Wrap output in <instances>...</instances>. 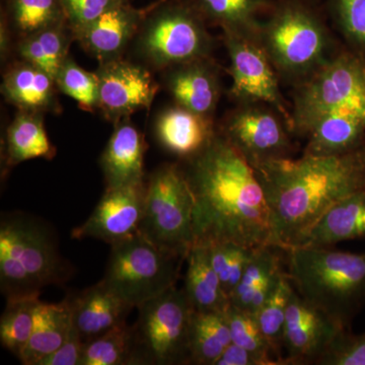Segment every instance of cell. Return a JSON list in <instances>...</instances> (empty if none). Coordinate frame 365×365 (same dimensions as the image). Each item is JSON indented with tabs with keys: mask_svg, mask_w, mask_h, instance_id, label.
Here are the masks:
<instances>
[{
	"mask_svg": "<svg viewBox=\"0 0 365 365\" xmlns=\"http://www.w3.org/2000/svg\"><path fill=\"white\" fill-rule=\"evenodd\" d=\"M184 169L194 197V245L274 246L270 209L254 168L222 133Z\"/></svg>",
	"mask_w": 365,
	"mask_h": 365,
	"instance_id": "6da1fadb",
	"label": "cell"
},
{
	"mask_svg": "<svg viewBox=\"0 0 365 365\" xmlns=\"http://www.w3.org/2000/svg\"><path fill=\"white\" fill-rule=\"evenodd\" d=\"M270 209L274 246H299L331 206L365 190V144L342 155L271 160L254 169Z\"/></svg>",
	"mask_w": 365,
	"mask_h": 365,
	"instance_id": "7a4b0ae2",
	"label": "cell"
},
{
	"mask_svg": "<svg viewBox=\"0 0 365 365\" xmlns=\"http://www.w3.org/2000/svg\"><path fill=\"white\" fill-rule=\"evenodd\" d=\"M71 273L49 225L21 211L1 215L0 290L6 299L40 297L45 287L68 281Z\"/></svg>",
	"mask_w": 365,
	"mask_h": 365,
	"instance_id": "3957f363",
	"label": "cell"
},
{
	"mask_svg": "<svg viewBox=\"0 0 365 365\" xmlns=\"http://www.w3.org/2000/svg\"><path fill=\"white\" fill-rule=\"evenodd\" d=\"M287 253L295 292L348 329L365 302V253L328 247H295Z\"/></svg>",
	"mask_w": 365,
	"mask_h": 365,
	"instance_id": "277c9868",
	"label": "cell"
},
{
	"mask_svg": "<svg viewBox=\"0 0 365 365\" xmlns=\"http://www.w3.org/2000/svg\"><path fill=\"white\" fill-rule=\"evenodd\" d=\"M258 42L274 69L287 78L306 79L329 60L325 26L299 0L276 7L262 24Z\"/></svg>",
	"mask_w": 365,
	"mask_h": 365,
	"instance_id": "5b68a950",
	"label": "cell"
},
{
	"mask_svg": "<svg viewBox=\"0 0 365 365\" xmlns=\"http://www.w3.org/2000/svg\"><path fill=\"white\" fill-rule=\"evenodd\" d=\"M186 258L158 248L139 232L111 245L103 281L131 307L176 287Z\"/></svg>",
	"mask_w": 365,
	"mask_h": 365,
	"instance_id": "8992f818",
	"label": "cell"
},
{
	"mask_svg": "<svg viewBox=\"0 0 365 365\" xmlns=\"http://www.w3.org/2000/svg\"><path fill=\"white\" fill-rule=\"evenodd\" d=\"M194 197L184 169L167 163L146 182L140 234L158 248L186 258L194 245Z\"/></svg>",
	"mask_w": 365,
	"mask_h": 365,
	"instance_id": "52a82bcc",
	"label": "cell"
},
{
	"mask_svg": "<svg viewBox=\"0 0 365 365\" xmlns=\"http://www.w3.org/2000/svg\"><path fill=\"white\" fill-rule=\"evenodd\" d=\"M345 108L365 114V64L348 53L304 79L295 93L292 129L307 135L322 117Z\"/></svg>",
	"mask_w": 365,
	"mask_h": 365,
	"instance_id": "ba28073f",
	"label": "cell"
},
{
	"mask_svg": "<svg viewBox=\"0 0 365 365\" xmlns=\"http://www.w3.org/2000/svg\"><path fill=\"white\" fill-rule=\"evenodd\" d=\"M137 309L133 331L140 365L190 364L189 330L194 311L182 288L170 287Z\"/></svg>",
	"mask_w": 365,
	"mask_h": 365,
	"instance_id": "9c48e42d",
	"label": "cell"
},
{
	"mask_svg": "<svg viewBox=\"0 0 365 365\" xmlns=\"http://www.w3.org/2000/svg\"><path fill=\"white\" fill-rule=\"evenodd\" d=\"M138 43L144 56L160 67L204 59L211 47L200 19L180 6L163 7L153 14L146 21Z\"/></svg>",
	"mask_w": 365,
	"mask_h": 365,
	"instance_id": "30bf717a",
	"label": "cell"
},
{
	"mask_svg": "<svg viewBox=\"0 0 365 365\" xmlns=\"http://www.w3.org/2000/svg\"><path fill=\"white\" fill-rule=\"evenodd\" d=\"M284 122L287 124L272 107L244 103L227 118L222 134L257 169L271 160L290 158L292 145Z\"/></svg>",
	"mask_w": 365,
	"mask_h": 365,
	"instance_id": "8fae6325",
	"label": "cell"
},
{
	"mask_svg": "<svg viewBox=\"0 0 365 365\" xmlns=\"http://www.w3.org/2000/svg\"><path fill=\"white\" fill-rule=\"evenodd\" d=\"M232 78V93L242 103H262L274 108L292 129V118L281 96L267 54L257 41L225 34Z\"/></svg>",
	"mask_w": 365,
	"mask_h": 365,
	"instance_id": "7c38bea8",
	"label": "cell"
},
{
	"mask_svg": "<svg viewBox=\"0 0 365 365\" xmlns=\"http://www.w3.org/2000/svg\"><path fill=\"white\" fill-rule=\"evenodd\" d=\"M145 192L146 182L106 188L90 217L72 230V239L98 240L111 246L139 234Z\"/></svg>",
	"mask_w": 365,
	"mask_h": 365,
	"instance_id": "4fadbf2b",
	"label": "cell"
},
{
	"mask_svg": "<svg viewBox=\"0 0 365 365\" xmlns=\"http://www.w3.org/2000/svg\"><path fill=\"white\" fill-rule=\"evenodd\" d=\"M344 327L302 299L294 288L288 300L283 356L285 365L316 364Z\"/></svg>",
	"mask_w": 365,
	"mask_h": 365,
	"instance_id": "5bb4252c",
	"label": "cell"
},
{
	"mask_svg": "<svg viewBox=\"0 0 365 365\" xmlns=\"http://www.w3.org/2000/svg\"><path fill=\"white\" fill-rule=\"evenodd\" d=\"M98 81V107L109 119L119 122L132 113L153 104L158 86L150 72L130 62H103L96 72Z\"/></svg>",
	"mask_w": 365,
	"mask_h": 365,
	"instance_id": "9a60e30c",
	"label": "cell"
},
{
	"mask_svg": "<svg viewBox=\"0 0 365 365\" xmlns=\"http://www.w3.org/2000/svg\"><path fill=\"white\" fill-rule=\"evenodd\" d=\"M66 297L71 304L73 325L85 343L126 322L133 309L103 280Z\"/></svg>",
	"mask_w": 365,
	"mask_h": 365,
	"instance_id": "2e32d148",
	"label": "cell"
},
{
	"mask_svg": "<svg viewBox=\"0 0 365 365\" xmlns=\"http://www.w3.org/2000/svg\"><path fill=\"white\" fill-rule=\"evenodd\" d=\"M144 153L143 134L126 118L120 120L101 158L107 188L145 182Z\"/></svg>",
	"mask_w": 365,
	"mask_h": 365,
	"instance_id": "e0dca14e",
	"label": "cell"
},
{
	"mask_svg": "<svg viewBox=\"0 0 365 365\" xmlns=\"http://www.w3.org/2000/svg\"><path fill=\"white\" fill-rule=\"evenodd\" d=\"M210 118L181 107L165 110L155 124V134L165 150L188 160L201 153L216 135Z\"/></svg>",
	"mask_w": 365,
	"mask_h": 365,
	"instance_id": "ac0fdd59",
	"label": "cell"
},
{
	"mask_svg": "<svg viewBox=\"0 0 365 365\" xmlns=\"http://www.w3.org/2000/svg\"><path fill=\"white\" fill-rule=\"evenodd\" d=\"M141 16L126 1L113 7L76 35L85 49L103 62L116 59L140 26Z\"/></svg>",
	"mask_w": 365,
	"mask_h": 365,
	"instance_id": "d6986e66",
	"label": "cell"
},
{
	"mask_svg": "<svg viewBox=\"0 0 365 365\" xmlns=\"http://www.w3.org/2000/svg\"><path fill=\"white\" fill-rule=\"evenodd\" d=\"M364 237L365 190H362L331 206L297 247H330Z\"/></svg>",
	"mask_w": 365,
	"mask_h": 365,
	"instance_id": "ffe728a7",
	"label": "cell"
},
{
	"mask_svg": "<svg viewBox=\"0 0 365 365\" xmlns=\"http://www.w3.org/2000/svg\"><path fill=\"white\" fill-rule=\"evenodd\" d=\"M365 114L353 109L329 113L307 134L304 153L334 155L350 153L364 145Z\"/></svg>",
	"mask_w": 365,
	"mask_h": 365,
	"instance_id": "44dd1931",
	"label": "cell"
},
{
	"mask_svg": "<svg viewBox=\"0 0 365 365\" xmlns=\"http://www.w3.org/2000/svg\"><path fill=\"white\" fill-rule=\"evenodd\" d=\"M170 72L168 88L178 105L208 117L220 100V81L215 69L203 59L179 64Z\"/></svg>",
	"mask_w": 365,
	"mask_h": 365,
	"instance_id": "7402d4cb",
	"label": "cell"
},
{
	"mask_svg": "<svg viewBox=\"0 0 365 365\" xmlns=\"http://www.w3.org/2000/svg\"><path fill=\"white\" fill-rule=\"evenodd\" d=\"M277 247L255 249L239 285L230 297V304L256 316L284 271Z\"/></svg>",
	"mask_w": 365,
	"mask_h": 365,
	"instance_id": "603a6c76",
	"label": "cell"
},
{
	"mask_svg": "<svg viewBox=\"0 0 365 365\" xmlns=\"http://www.w3.org/2000/svg\"><path fill=\"white\" fill-rule=\"evenodd\" d=\"M72 326L71 307L67 297L56 304L40 300L34 314L32 334L19 357L21 364L39 365L63 344Z\"/></svg>",
	"mask_w": 365,
	"mask_h": 365,
	"instance_id": "cb8c5ba5",
	"label": "cell"
},
{
	"mask_svg": "<svg viewBox=\"0 0 365 365\" xmlns=\"http://www.w3.org/2000/svg\"><path fill=\"white\" fill-rule=\"evenodd\" d=\"M182 287L194 312H225L230 299L223 292L217 274L209 261L207 250L193 245L186 257Z\"/></svg>",
	"mask_w": 365,
	"mask_h": 365,
	"instance_id": "d4e9b609",
	"label": "cell"
},
{
	"mask_svg": "<svg viewBox=\"0 0 365 365\" xmlns=\"http://www.w3.org/2000/svg\"><path fill=\"white\" fill-rule=\"evenodd\" d=\"M55 86L56 81L47 72L25 62L7 72L2 91L9 102L23 111L36 113L51 107Z\"/></svg>",
	"mask_w": 365,
	"mask_h": 365,
	"instance_id": "484cf974",
	"label": "cell"
},
{
	"mask_svg": "<svg viewBox=\"0 0 365 365\" xmlns=\"http://www.w3.org/2000/svg\"><path fill=\"white\" fill-rule=\"evenodd\" d=\"M198 4L225 34L258 42L262 26L259 19L267 9L269 0H198Z\"/></svg>",
	"mask_w": 365,
	"mask_h": 365,
	"instance_id": "4316f807",
	"label": "cell"
},
{
	"mask_svg": "<svg viewBox=\"0 0 365 365\" xmlns=\"http://www.w3.org/2000/svg\"><path fill=\"white\" fill-rule=\"evenodd\" d=\"M232 342L225 312H193L189 330L190 364L215 365Z\"/></svg>",
	"mask_w": 365,
	"mask_h": 365,
	"instance_id": "83f0119b",
	"label": "cell"
},
{
	"mask_svg": "<svg viewBox=\"0 0 365 365\" xmlns=\"http://www.w3.org/2000/svg\"><path fill=\"white\" fill-rule=\"evenodd\" d=\"M6 145L9 165L54 155V148L46 133L42 119L35 112L24 111L14 118L6 131Z\"/></svg>",
	"mask_w": 365,
	"mask_h": 365,
	"instance_id": "f1b7e54d",
	"label": "cell"
},
{
	"mask_svg": "<svg viewBox=\"0 0 365 365\" xmlns=\"http://www.w3.org/2000/svg\"><path fill=\"white\" fill-rule=\"evenodd\" d=\"M79 365H140L133 326L124 322L85 343Z\"/></svg>",
	"mask_w": 365,
	"mask_h": 365,
	"instance_id": "f546056e",
	"label": "cell"
},
{
	"mask_svg": "<svg viewBox=\"0 0 365 365\" xmlns=\"http://www.w3.org/2000/svg\"><path fill=\"white\" fill-rule=\"evenodd\" d=\"M66 34L60 23L34 33L21 41L19 53L24 61L37 66L55 79L67 59Z\"/></svg>",
	"mask_w": 365,
	"mask_h": 365,
	"instance_id": "4dcf8cb0",
	"label": "cell"
},
{
	"mask_svg": "<svg viewBox=\"0 0 365 365\" xmlns=\"http://www.w3.org/2000/svg\"><path fill=\"white\" fill-rule=\"evenodd\" d=\"M294 290L287 273H283L275 288L256 314L257 322L278 364L285 365L283 356L287 309L290 294Z\"/></svg>",
	"mask_w": 365,
	"mask_h": 365,
	"instance_id": "1f68e13d",
	"label": "cell"
},
{
	"mask_svg": "<svg viewBox=\"0 0 365 365\" xmlns=\"http://www.w3.org/2000/svg\"><path fill=\"white\" fill-rule=\"evenodd\" d=\"M39 302V297L34 295L6 299V309L0 318V342L18 359L30 339L34 314Z\"/></svg>",
	"mask_w": 365,
	"mask_h": 365,
	"instance_id": "d6a6232c",
	"label": "cell"
},
{
	"mask_svg": "<svg viewBox=\"0 0 365 365\" xmlns=\"http://www.w3.org/2000/svg\"><path fill=\"white\" fill-rule=\"evenodd\" d=\"M202 246L207 250L211 266L220 278L223 292L230 299L253 256L255 249L232 242H211Z\"/></svg>",
	"mask_w": 365,
	"mask_h": 365,
	"instance_id": "836d02e7",
	"label": "cell"
},
{
	"mask_svg": "<svg viewBox=\"0 0 365 365\" xmlns=\"http://www.w3.org/2000/svg\"><path fill=\"white\" fill-rule=\"evenodd\" d=\"M232 343L248 350L260 359L264 365H279L262 333L256 316L228 304L225 311Z\"/></svg>",
	"mask_w": 365,
	"mask_h": 365,
	"instance_id": "e575fe53",
	"label": "cell"
},
{
	"mask_svg": "<svg viewBox=\"0 0 365 365\" xmlns=\"http://www.w3.org/2000/svg\"><path fill=\"white\" fill-rule=\"evenodd\" d=\"M11 14L16 30L26 37L60 23L64 16L60 0H11Z\"/></svg>",
	"mask_w": 365,
	"mask_h": 365,
	"instance_id": "d590c367",
	"label": "cell"
},
{
	"mask_svg": "<svg viewBox=\"0 0 365 365\" xmlns=\"http://www.w3.org/2000/svg\"><path fill=\"white\" fill-rule=\"evenodd\" d=\"M57 88L73 98L85 110L98 107V81L96 73L85 71L76 62L67 58L56 78Z\"/></svg>",
	"mask_w": 365,
	"mask_h": 365,
	"instance_id": "8d00e7d4",
	"label": "cell"
},
{
	"mask_svg": "<svg viewBox=\"0 0 365 365\" xmlns=\"http://www.w3.org/2000/svg\"><path fill=\"white\" fill-rule=\"evenodd\" d=\"M317 365H365V333L340 331Z\"/></svg>",
	"mask_w": 365,
	"mask_h": 365,
	"instance_id": "74e56055",
	"label": "cell"
},
{
	"mask_svg": "<svg viewBox=\"0 0 365 365\" xmlns=\"http://www.w3.org/2000/svg\"><path fill=\"white\" fill-rule=\"evenodd\" d=\"M333 9L346 39L365 54V0H334Z\"/></svg>",
	"mask_w": 365,
	"mask_h": 365,
	"instance_id": "f35d334b",
	"label": "cell"
},
{
	"mask_svg": "<svg viewBox=\"0 0 365 365\" xmlns=\"http://www.w3.org/2000/svg\"><path fill=\"white\" fill-rule=\"evenodd\" d=\"M64 16L78 35L93 21L125 0H60Z\"/></svg>",
	"mask_w": 365,
	"mask_h": 365,
	"instance_id": "ab89813d",
	"label": "cell"
},
{
	"mask_svg": "<svg viewBox=\"0 0 365 365\" xmlns=\"http://www.w3.org/2000/svg\"><path fill=\"white\" fill-rule=\"evenodd\" d=\"M83 347L85 342L73 325L63 344L56 351L43 359L39 365H79Z\"/></svg>",
	"mask_w": 365,
	"mask_h": 365,
	"instance_id": "60d3db41",
	"label": "cell"
},
{
	"mask_svg": "<svg viewBox=\"0 0 365 365\" xmlns=\"http://www.w3.org/2000/svg\"><path fill=\"white\" fill-rule=\"evenodd\" d=\"M215 365H264L263 361L241 346L230 343Z\"/></svg>",
	"mask_w": 365,
	"mask_h": 365,
	"instance_id": "b9f144b4",
	"label": "cell"
}]
</instances>
